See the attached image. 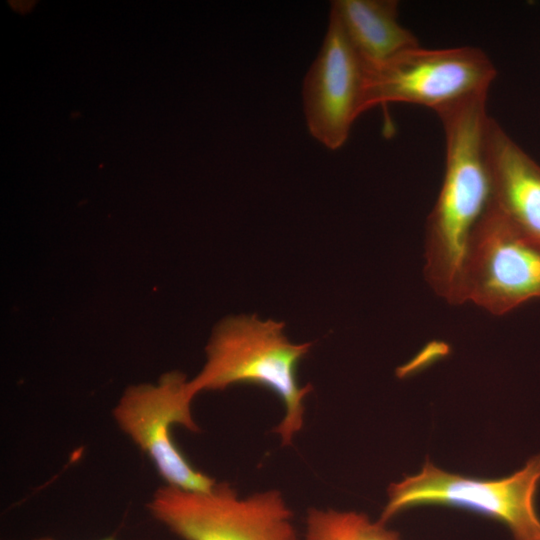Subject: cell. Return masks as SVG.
<instances>
[{"mask_svg":"<svg viewBox=\"0 0 540 540\" xmlns=\"http://www.w3.org/2000/svg\"><path fill=\"white\" fill-rule=\"evenodd\" d=\"M488 93L438 112L445 135V170L426 224L424 277L448 303L458 304L462 268L470 236L491 197L485 157Z\"/></svg>","mask_w":540,"mask_h":540,"instance_id":"cell-1","label":"cell"},{"mask_svg":"<svg viewBox=\"0 0 540 540\" xmlns=\"http://www.w3.org/2000/svg\"><path fill=\"white\" fill-rule=\"evenodd\" d=\"M284 323L261 321L255 315L223 319L206 346L207 361L188 381L194 398L201 391L224 390L234 384H253L274 392L285 414L274 428L283 446L291 445L304 424V399L312 386H300L299 362L312 343H291L283 333Z\"/></svg>","mask_w":540,"mask_h":540,"instance_id":"cell-2","label":"cell"},{"mask_svg":"<svg viewBox=\"0 0 540 540\" xmlns=\"http://www.w3.org/2000/svg\"><path fill=\"white\" fill-rule=\"evenodd\" d=\"M147 506L182 540H297L293 513L277 490L242 498L227 482L209 492L166 485Z\"/></svg>","mask_w":540,"mask_h":540,"instance_id":"cell-3","label":"cell"},{"mask_svg":"<svg viewBox=\"0 0 540 540\" xmlns=\"http://www.w3.org/2000/svg\"><path fill=\"white\" fill-rule=\"evenodd\" d=\"M496 68L480 48L461 46L405 50L366 67L363 112L377 105L409 103L435 112L468 97L488 93Z\"/></svg>","mask_w":540,"mask_h":540,"instance_id":"cell-4","label":"cell"},{"mask_svg":"<svg viewBox=\"0 0 540 540\" xmlns=\"http://www.w3.org/2000/svg\"><path fill=\"white\" fill-rule=\"evenodd\" d=\"M540 483V454L512 475L483 480L445 472L426 462L420 473L392 484L380 521L416 505L465 508L504 523L514 540H540L535 496Z\"/></svg>","mask_w":540,"mask_h":540,"instance_id":"cell-5","label":"cell"},{"mask_svg":"<svg viewBox=\"0 0 540 540\" xmlns=\"http://www.w3.org/2000/svg\"><path fill=\"white\" fill-rule=\"evenodd\" d=\"M540 297V250L523 240L490 201L476 224L462 268L458 304L493 315Z\"/></svg>","mask_w":540,"mask_h":540,"instance_id":"cell-6","label":"cell"},{"mask_svg":"<svg viewBox=\"0 0 540 540\" xmlns=\"http://www.w3.org/2000/svg\"><path fill=\"white\" fill-rule=\"evenodd\" d=\"M192 400L186 376L173 371L162 375L157 385L128 387L112 415L119 428L151 460L167 485L209 492L217 482L190 464L171 435L174 425L194 433L200 431L192 417Z\"/></svg>","mask_w":540,"mask_h":540,"instance_id":"cell-7","label":"cell"},{"mask_svg":"<svg viewBox=\"0 0 540 540\" xmlns=\"http://www.w3.org/2000/svg\"><path fill=\"white\" fill-rule=\"evenodd\" d=\"M366 67L338 20L329 13L322 45L302 86L308 132L327 149H340L363 113Z\"/></svg>","mask_w":540,"mask_h":540,"instance_id":"cell-8","label":"cell"},{"mask_svg":"<svg viewBox=\"0 0 540 540\" xmlns=\"http://www.w3.org/2000/svg\"><path fill=\"white\" fill-rule=\"evenodd\" d=\"M485 157L490 201L523 240L540 250V165L492 117Z\"/></svg>","mask_w":540,"mask_h":540,"instance_id":"cell-9","label":"cell"},{"mask_svg":"<svg viewBox=\"0 0 540 540\" xmlns=\"http://www.w3.org/2000/svg\"><path fill=\"white\" fill-rule=\"evenodd\" d=\"M330 13L367 67L420 46L417 37L399 22L396 0H335Z\"/></svg>","mask_w":540,"mask_h":540,"instance_id":"cell-10","label":"cell"},{"mask_svg":"<svg viewBox=\"0 0 540 540\" xmlns=\"http://www.w3.org/2000/svg\"><path fill=\"white\" fill-rule=\"evenodd\" d=\"M303 540H400L385 523L363 513L312 508L307 512Z\"/></svg>","mask_w":540,"mask_h":540,"instance_id":"cell-11","label":"cell"},{"mask_svg":"<svg viewBox=\"0 0 540 540\" xmlns=\"http://www.w3.org/2000/svg\"><path fill=\"white\" fill-rule=\"evenodd\" d=\"M36 540H54L50 537H42V538H39V539H36ZM102 540H114L113 538H105V539H102Z\"/></svg>","mask_w":540,"mask_h":540,"instance_id":"cell-12","label":"cell"}]
</instances>
